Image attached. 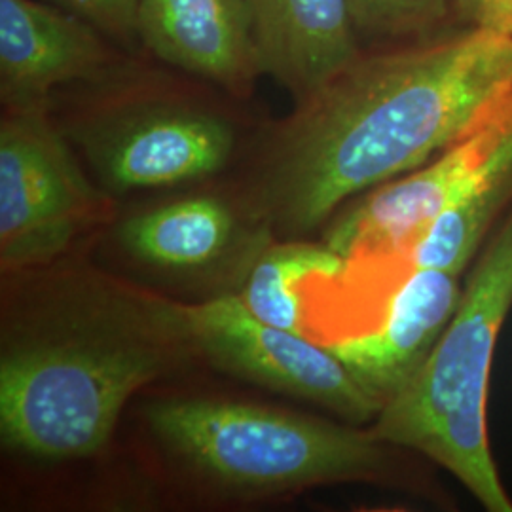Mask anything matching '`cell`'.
<instances>
[{
  "instance_id": "cell-1",
  "label": "cell",
  "mask_w": 512,
  "mask_h": 512,
  "mask_svg": "<svg viewBox=\"0 0 512 512\" xmlns=\"http://www.w3.org/2000/svg\"><path fill=\"white\" fill-rule=\"evenodd\" d=\"M512 88V37L469 33L361 54L296 103L241 194L281 239H304L340 207L433 160Z\"/></svg>"
},
{
  "instance_id": "cell-2",
  "label": "cell",
  "mask_w": 512,
  "mask_h": 512,
  "mask_svg": "<svg viewBox=\"0 0 512 512\" xmlns=\"http://www.w3.org/2000/svg\"><path fill=\"white\" fill-rule=\"evenodd\" d=\"M52 266L4 302L0 435L23 456L73 461L103 452L129 399L198 351L186 304Z\"/></svg>"
},
{
  "instance_id": "cell-3",
  "label": "cell",
  "mask_w": 512,
  "mask_h": 512,
  "mask_svg": "<svg viewBox=\"0 0 512 512\" xmlns=\"http://www.w3.org/2000/svg\"><path fill=\"white\" fill-rule=\"evenodd\" d=\"M148 427L192 475L236 495H279L332 484H376L452 507L414 454L353 423L260 404L188 397L150 404Z\"/></svg>"
},
{
  "instance_id": "cell-4",
  "label": "cell",
  "mask_w": 512,
  "mask_h": 512,
  "mask_svg": "<svg viewBox=\"0 0 512 512\" xmlns=\"http://www.w3.org/2000/svg\"><path fill=\"white\" fill-rule=\"evenodd\" d=\"M511 310L512 209L473 260L437 346L368 425L374 437L446 469L488 512H512L486 416L495 346Z\"/></svg>"
},
{
  "instance_id": "cell-5",
  "label": "cell",
  "mask_w": 512,
  "mask_h": 512,
  "mask_svg": "<svg viewBox=\"0 0 512 512\" xmlns=\"http://www.w3.org/2000/svg\"><path fill=\"white\" fill-rule=\"evenodd\" d=\"M512 209V88L433 160L353 198L323 243L366 274L403 275L412 245L437 220L440 243L473 258Z\"/></svg>"
},
{
  "instance_id": "cell-6",
  "label": "cell",
  "mask_w": 512,
  "mask_h": 512,
  "mask_svg": "<svg viewBox=\"0 0 512 512\" xmlns=\"http://www.w3.org/2000/svg\"><path fill=\"white\" fill-rule=\"evenodd\" d=\"M105 196L82 171L48 105L4 109L0 124V266L46 268L105 215Z\"/></svg>"
},
{
  "instance_id": "cell-7",
  "label": "cell",
  "mask_w": 512,
  "mask_h": 512,
  "mask_svg": "<svg viewBox=\"0 0 512 512\" xmlns=\"http://www.w3.org/2000/svg\"><path fill=\"white\" fill-rule=\"evenodd\" d=\"M74 141L101 188L126 194L217 175L234 156L236 129L215 110L147 99L80 122Z\"/></svg>"
},
{
  "instance_id": "cell-8",
  "label": "cell",
  "mask_w": 512,
  "mask_h": 512,
  "mask_svg": "<svg viewBox=\"0 0 512 512\" xmlns=\"http://www.w3.org/2000/svg\"><path fill=\"white\" fill-rule=\"evenodd\" d=\"M186 317L198 355L222 372L317 404L353 425L368 427L382 410L327 346L258 319L239 294L186 304Z\"/></svg>"
},
{
  "instance_id": "cell-9",
  "label": "cell",
  "mask_w": 512,
  "mask_h": 512,
  "mask_svg": "<svg viewBox=\"0 0 512 512\" xmlns=\"http://www.w3.org/2000/svg\"><path fill=\"white\" fill-rule=\"evenodd\" d=\"M463 294L461 275L410 270L391 289L380 317L327 348L384 408L418 374L450 325Z\"/></svg>"
},
{
  "instance_id": "cell-10",
  "label": "cell",
  "mask_w": 512,
  "mask_h": 512,
  "mask_svg": "<svg viewBox=\"0 0 512 512\" xmlns=\"http://www.w3.org/2000/svg\"><path fill=\"white\" fill-rule=\"evenodd\" d=\"M118 241L152 270L205 275L234 262L251 270L274 234L241 198L188 194L129 215L118 228Z\"/></svg>"
},
{
  "instance_id": "cell-11",
  "label": "cell",
  "mask_w": 512,
  "mask_h": 512,
  "mask_svg": "<svg viewBox=\"0 0 512 512\" xmlns=\"http://www.w3.org/2000/svg\"><path fill=\"white\" fill-rule=\"evenodd\" d=\"M88 21L35 0H0V95L4 109L50 105L55 88L99 84L118 69Z\"/></svg>"
},
{
  "instance_id": "cell-12",
  "label": "cell",
  "mask_w": 512,
  "mask_h": 512,
  "mask_svg": "<svg viewBox=\"0 0 512 512\" xmlns=\"http://www.w3.org/2000/svg\"><path fill=\"white\" fill-rule=\"evenodd\" d=\"M137 33L158 59L238 97L262 74L243 0H139Z\"/></svg>"
},
{
  "instance_id": "cell-13",
  "label": "cell",
  "mask_w": 512,
  "mask_h": 512,
  "mask_svg": "<svg viewBox=\"0 0 512 512\" xmlns=\"http://www.w3.org/2000/svg\"><path fill=\"white\" fill-rule=\"evenodd\" d=\"M260 73L298 101L361 55L348 0H243Z\"/></svg>"
},
{
  "instance_id": "cell-14",
  "label": "cell",
  "mask_w": 512,
  "mask_h": 512,
  "mask_svg": "<svg viewBox=\"0 0 512 512\" xmlns=\"http://www.w3.org/2000/svg\"><path fill=\"white\" fill-rule=\"evenodd\" d=\"M349 262L325 243L304 239L272 241L256 256L243 279L239 298L258 319L279 329L308 336L302 293L311 279H336L348 274Z\"/></svg>"
},
{
  "instance_id": "cell-15",
  "label": "cell",
  "mask_w": 512,
  "mask_h": 512,
  "mask_svg": "<svg viewBox=\"0 0 512 512\" xmlns=\"http://www.w3.org/2000/svg\"><path fill=\"white\" fill-rule=\"evenodd\" d=\"M355 29L370 37L421 33L448 12V0H348Z\"/></svg>"
},
{
  "instance_id": "cell-16",
  "label": "cell",
  "mask_w": 512,
  "mask_h": 512,
  "mask_svg": "<svg viewBox=\"0 0 512 512\" xmlns=\"http://www.w3.org/2000/svg\"><path fill=\"white\" fill-rule=\"evenodd\" d=\"M71 14L88 21L105 37L131 42L139 38L137 10L139 0H57Z\"/></svg>"
},
{
  "instance_id": "cell-17",
  "label": "cell",
  "mask_w": 512,
  "mask_h": 512,
  "mask_svg": "<svg viewBox=\"0 0 512 512\" xmlns=\"http://www.w3.org/2000/svg\"><path fill=\"white\" fill-rule=\"evenodd\" d=\"M473 27L512 37V0H456Z\"/></svg>"
}]
</instances>
